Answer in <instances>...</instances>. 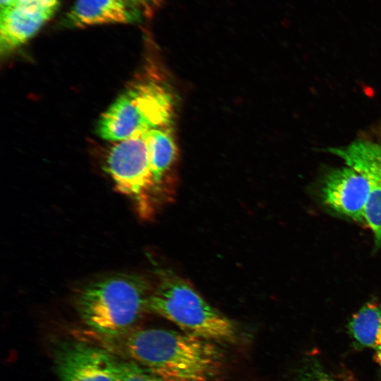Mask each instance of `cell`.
I'll return each instance as SVG.
<instances>
[{
    "label": "cell",
    "instance_id": "16",
    "mask_svg": "<svg viewBox=\"0 0 381 381\" xmlns=\"http://www.w3.org/2000/svg\"><path fill=\"white\" fill-rule=\"evenodd\" d=\"M29 2L39 3V4H42L47 5V6H58V0H16L15 4H20V3H29Z\"/></svg>",
    "mask_w": 381,
    "mask_h": 381
},
{
    "label": "cell",
    "instance_id": "7",
    "mask_svg": "<svg viewBox=\"0 0 381 381\" xmlns=\"http://www.w3.org/2000/svg\"><path fill=\"white\" fill-rule=\"evenodd\" d=\"M55 360L61 381H116L117 360L101 348L70 342L58 349Z\"/></svg>",
    "mask_w": 381,
    "mask_h": 381
},
{
    "label": "cell",
    "instance_id": "1",
    "mask_svg": "<svg viewBox=\"0 0 381 381\" xmlns=\"http://www.w3.org/2000/svg\"><path fill=\"white\" fill-rule=\"evenodd\" d=\"M126 335L123 348L131 361L165 381H212L224 365L214 342L185 332L147 328Z\"/></svg>",
    "mask_w": 381,
    "mask_h": 381
},
{
    "label": "cell",
    "instance_id": "15",
    "mask_svg": "<svg viewBox=\"0 0 381 381\" xmlns=\"http://www.w3.org/2000/svg\"><path fill=\"white\" fill-rule=\"evenodd\" d=\"M140 10L145 16L151 17L162 4L161 0H123Z\"/></svg>",
    "mask_w": 381,
    "mask_h": 381
},
{
    "label": "cell",
    "instance_id": "11",
    "mask_svg": "<svg viewBox=\"0 0 381 381\" xmlns=\"http://www.w3.org/2000/svg\"><path fill=\"white\" fill-rule=\"evenodd\" d=\"M144 14L123 0H76L66 15V21L75 27L109 23H133Z\"/></svg>",
    "mask_w": 381,
    "mask_h": 381
},
{
    "label": "cell",
    "instance_id": "3",
    "mask_svg": "<svg viewBox=\"0 0 381 381\" xmlns=\"http://www.w3.org/2000/svg\"><path fill=\"white\" fill-rule=\"evenodd\" d=\"M175 99L163 77L147 73L133 83L102 114L97 126L98 134L115 143L174 124Z\"/></svg>",
    "mask_w": 381,
    "mask_h": 381
},
{
    "label": "cell",
    "instance_id": "10",
    "mask_svg": "<svg viewBox=\"0 0 381 381\" xmlns=\"http://www.w3.org/2000/svg\"><path fill=\"white\" fill-rule=\"evenodd\" d=\"M58 6L20 3L0 12V52L7 55L25 43L54 15Z\"/></svg>",
    "mask_w": 381,
    "mask_h": 381
},
{
    "label": "cell",
    "instance_id": "5",
    "mask_svg": "<svg viewBox=\"0 0 381 381\" xmlns=\"http://www.w3.org/2000/svg\"><path fill=\"white\" fill-rule=\"evenodd\" d=\"M147 132L115 142L108 152L105 167L116 188L131 200L139 217L150 220L159 207L150 165Z\"/></svg>",
    "mask_w": 381,
    "mask_h": 381
},
{
    "label": "cell",
    "instance_id": "14",
    "mask_svg": "<svg viewBox=\"0 0 381 381\" xmlns=\"http://www.w3.org/2000/svg\"><path fill=\"white\" fill-rule=\"evenodd\" d=\"M298 381H334L316 362L310 363L301 374Z\"/></svg>",
    "mask_w": 381,
    "mask_h": 381
},
{
    "label": "cell",
    "instance_id": "9",
    "mask_svg": "<svg viewBox=\"0 0 381 381\" xmlns=\"http://www.w3.org/2000/svg\"><path fill=\"white\" fill-rule=\"evenodd\" d=\"M147 144L157 205L174 200L178 185L179 151L174 125H167L147 132Z\"/></svg>",
    "mask_w": 381,
    "mask_h": 381
},
{
    "label": "cell",
    "instance_id": "4",
    "mask_svg": "<svg viewBox=\"0 0 381 381\" xmlns=\"http://www.w3.org/2000/svg\"><path fill=\"white\" fill-rule=\"evenodd\" d=\"M149 310L194 336L212 342L231 344L236 340L232 321L205 301L188 281L171 270L157 273Z\"/></svg>",
    "mask_w": 381,
    "mask_h": 381
},
{
    "label": "cell",
    "instance_id": "6",
    "mask_svg": "<svg viewBox=\"0 0 381 381\" xmlns=\"http://www.w3.org/2000/svg\"><path fill=\"white\" fill-rule=\"evenodd\" d=\"M330 151L366 179L369 193L365 222L371 230L375 246L381 247V145L361 140Z\"/></svg>",
    "mask_w": 381,
    "mask_h": 381
},
{
    "label": "cell",
    "instance_id": "13",
    "mask_svg": "<svg viewBox=\"0 0 381 381\" xmlns=\"http://www.w3.org/2000/svg\"><path fill=\"white\" fill-rule=\"evenodd\" d=\"M116 381H165L133 361H119Z\"/></svg>",
    "mask_w": 381,
    "mask_h": 381
},
{
    "label": "cell",
    "instance_id": "12",
    "mask_svg": "<svg viewBox=\"0 0 381 381\" xmlns=\"http://www.w3.org/2000/svg\"><path fill=\"white\" fill-rule=\"evenodd\" d=\"M348 329L358 344L374 351V359L381 365V305L365 303L351 317Z\"/></svg>",
    "mask_w": 381,
    "mask_h": 381
},
{
    "label": "cell",
    "instance_id": "17",
    "mask_svg": "<svg viewBox=\"0 0 381 381\" xmlns=\"http://www.w3.org/2000/svg\"><path fill=\"white\" fill-rule=\"evenodd\" d=\"M16 0H0L1 10L9 8L15 4Z\"/></svg>",
    "mask_w": 381,
    "mask_h": 381
},
{
    "label": "cell",
    "instance_id": "8",
    "mask_svg": "<svg viewBox=\"0 0 381 381\" xmlns=\"http://www.w3.org/2000/svg\"><path fill=\"white\" fill-rule=\"evenodd\" d=\"M368 193L366 179L353 168L346 165L332 170L326 176L322 187V199L334 213L365 224Z\"/></svg>",
    "mask_w": 381,
    "mask_h": 381
},
{
    "label": "cell",
    "instance_id": "2",
    "mask_svg": "<svg viewBox=\"0 0 381 381\" xmlns=\"http://www.w3.org/2000/svg\"><path fill=\"white\" fill-rule=\"evenodd\" d=\"M154 284L144 276L122 273L90 282L76 292L78 313L104 336L127 334L149 310Z\"/></svg>",
    "mask_w": 381,
    "mask_h": 381
}]
</instances>
